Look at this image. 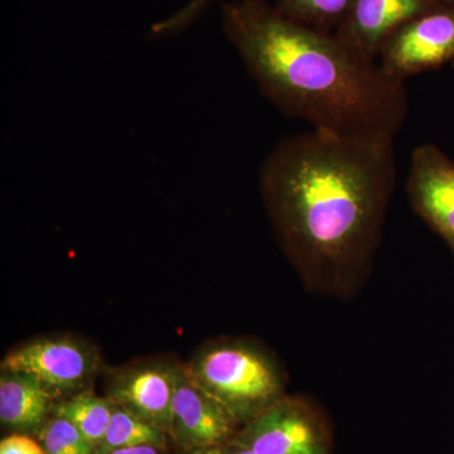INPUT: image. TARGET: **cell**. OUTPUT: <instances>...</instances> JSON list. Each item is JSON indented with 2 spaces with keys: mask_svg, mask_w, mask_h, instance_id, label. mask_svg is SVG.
I'll return each mask as SVG.
<instances>
[{
  "mask_svg": "<svg viewBox=\"0 0 454 454\" xmlns=\"http://www.w3.org/2000/svg\"><path fill=\"white\" fill-rule=\"evenodd\" d=\"M394 140L313 129L286 137L260 167V190L307 291L349 301L369 282L396 186Z\"/></svg>",
  "mask_w": 454,
  "mask_h": 454,
  "instance_id": "6da1fadb",
  "label": "cell"
},
{
  "mask_svg": "<svg viewBox=\"0 0 454 454\" xmlns=\"http://www.w3.org/2000/svg\"><path fill=\"white\" fill-rule=\"evenodd\" d=\"M227 41L279 112L348 138L394 140L411 103L405 82L339 33L284 16L267 0L223 5Z\"/></svg>",
  "mask_w": 454,
  "mask_h": 454,
  "instance_id": "7a4b0ae2",
  "label": "cell"
},
{
  "mask_svg": "<svg viewBox=\"0 0 454 454\" xmlns=\"http://www.w3.org/2000/svg\"><path fill=\"white\" fill-rule=\"evenodd\" d=\"M187 372L240 427L286 395L277 361L249 343H219L200 355Z\"/></svg>",
  "mask_w": 454,
  "mask_h": 454,
  "instance_id": "3957f363",
  "label": "cell"
},
{
  "mask_svg": "<svg viewBox=\"0 0 454 454\" xmlns=\"http://www.w3.org/2000/svg\"><path fill=\"white\" fill-rule=\"evenodd\" d=\"M254 454H333V437L321 406L286 394L234 437Z\"/></svg>",
  "mask_w": 454,
  "mask_h": 454,
  "instance_id": "277c9868",
  "label": "cell"
},
{
  "mask_svg": "<svg viewBox=\"0 0 454 454\" xmlns=\"http://www.w3.org/2000/svg\"><path fill=\"white\" fill-rule=\"evenodd\" d=\"M385 73L405 82L454 61V5H441L408 20L382 42Z\"/></svg>",
  "mask_w": 454,
  "mask_h": 454,
  "instance_id": "5b68a950",
  "label": "cell"
},
{
  "mask_svg": "<svg viewBox=\"0 0 454 454\" xmlns=\"http://www.w3.org/2000/svg\"><path fill=\"white\" fill-rule=\"evenodd\" d=\"M98 365L85 343L62 337L27 343L3 360L2 370L31 376L57 400L88 390Z\"/></svg>",
  "mask_w": 454,
  "mask_h": 454,
  "instance_id": "8992f818",
  "label": "cell"
},
{
  "mask_svg": "<svg viewBox=\"0 0 454 454\" xmlns=\"http://www.w3.org/2000/svg\"><path fill=\"white\" fill-rule=\"evenodd\" d=\"M240 424L191 379L187 367L175 369L168 435L184 450L215 446L235 437Z\"/></svg>",
  "mask_w": 454,
  "mask_h": 454,
  "instance_id": "52a82bcc",
  "label": "cell"
},
{
  "mask_svg": "<svg viewBox=\"0 0 454 454\" xmlns=\"http://www.w3.org/2000/svg\"><path fill=\"white\" fill-rule=\"evenodd\" d=\"M413 210L454 254V162L437 145L414 149L406 179Z\"/></svg>",
  "mask_w": 454,
  "mask_h": 454,
  "instance_id": "ba28073f",
  "label": "cell"
},
{
  "mask_svg": "<svg viewBox=\"0 0 454 454\" xmlns=\"http://www.w3.org/2000/svg\"><path fill=\"white\" fill-rule=\"evenodd\" d=\"M437 7L441 4L434 0H355L348 20L336 33L375 59L387 35Z\"/></svg>",
  "mask_w": 454,
  "mask_h": 454,
  "instance_id": "9c48e42d",
  "label": "cell"
},
{
  "mask_svg": "<svg viewBox=\"0 0 454 454\" xmlns=\"http://www.w3.org/2000/svg\"><path fill=\"white\" fill-rule=\"evenodd\" d=\"M175 369L145 366L121 373L114 380L109 397L115 404L168 434Z\"/></svg>",
  "mask_w": 454,
  "mask_h": 454,
  "instance_id": "30bf717a",
  "label": "cell"
},
{
  "mask_svg": "<svg viewBox=\"0 0 454 454\" xmlns=\"http://www.w3.org/2000/svg\"><path fill=\"white\" fill-rule=\"evenodd\" d=\"M55 397L31 376L2 370L0 420L8 428L32 432L41 429L53 414Z\"/></svg>",
  "mask_w": 454,
  "mask_h": 454,
  "instance_id": "8fae6325",
  "label": "cell"
},
{
  "mask_svg": "<svg viewBox=\"0 0 454 454\" xmlns=\"http://www.w3.org/2000/svg\"><path fill=\"white\" fill-rule=\"evenodd\" d=\"M114 405L110 397L86 390L57 403L53 415L73 423L98 450L112 419Z\"/></svg>",
  "mask_w": 454,
  "mask_h": 454,
  "instance_id": "7c38bea8",
  "label": "cell"
},
{
  "mask_svg": "<svg viewBox=\"0 0 454 454\" xmlns=\"http://www.w3.org/2000/svg\"><path fill=\"white\" fill-rule=\"evenodd\" d=\"M166 437L167 433L163 429L115 404L106 437L98 446V452L140 446L162 448L166 444Z\"/></svg>",
  "mask_w": 454,
  "mask_h": 454,
  "instance_id": "4fadbf2b",
  "label": "cell"
},
{
  "mask_svg": "<svg viewBox=\"0 0 454 454\" xmlns=\"http://www.w3.org/2000/svg\"><path fill=\"white\" fill-rule=\"evenodd\" d=\"M355 0H277L276 7L284 16L328 32L337 29L348 20Z\"/></svg>",
  "mask_w": 454,
  "mask_h": 454,
  "instance_id": "5bb4252c",
  "label": "cell"
},
{
  "mask_svg": "<svg viewBox=\"0 0 454 454\" xmlns=\"http://www.w3.org/2000/svg\"><path fill=\"white\" fill-rule=\"evenodd\" d=\"M40 438L47 454H98V447L73 423L56 415L42 427Z\"/></svg>",
  "mask_w": 454,
  "mask_h": 454,
  "instance_id": "9a60e30c",
  "label": "cell"
},
{
  "mask_svg": "<svg viewBox=\"0 0 454 454\" xmlns=\"http://www.w3.org/2000/svg\"><path fill=\"white\" fill-rule=\"evenodd\" d=\"M212 2L214 0H190L184 8L179 9L172 16L154 23L151 28L152 35L155 37H166L184 31L202 16L203 12Z\"/></svg>",
  "mask_w": 454,
  "mask_h": 454,
  "instance_id": "2e32d148",
  "label": "cell"
},
{
  "mask_svg": "<svg viewBox=\"0 0 454 454\" xmlns=\"http://www.w3.org/2000/svg\"><path fill=\"white\" fill-rule=\"evenodd\" d=\"M0 454H47L42 444L25 434H13L3 439Z\"/></svg>",
  "mask_w": 454,
  "mask_h": 454,
  "instance_id": "e0dca14e",
  "label": "cell"
},
{
  "mask_svg": "<svg viewBox=\"0 0 454 454\" xmlns=\"http://www.w3.org/2000/svg\"><path fill=\"white\" fill-rule=\"evenodd\" d=\"M187 454H254L249 448L239 443L235 438L230 439L225 443L215 444V446L196 448L188 450Z\"/></svg>",
  "mask_w": 454,
  "mask_h": 454,
  "instance_id": "ac0fdd59",
  "label": "cell"
},
{
  "mask_svg": "<svg viewBox=\"0 0 454 454\" xmlns=\"http://www.w3.org/2000/svg\"><path fill=\"white\" fill-rule=\"evenodd\" d=\"M160 448L153 446H140L130 448H121V450H107V452H98V454H160Z\"/></svg>",
  "mask_w": 454,
  "mask_h": 454,
  "instance_id": "d6986e66",
  "label": "cell"
},
{
  "mask_svg": "<svg viewBox=\"0 0 454 454\" xmlns=\"http://www.w3.org/2000/svg\"><path fill=\"white\" fill-rule=\"evenodd\" d=\"M441 5H454V0H434Z\"/></svg>",
  "mask_w": 454,
  "mask_h": 454,
  "instance_id": "ffe728a7",
  "label": "cell"
}]
</instances>
